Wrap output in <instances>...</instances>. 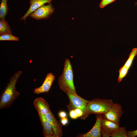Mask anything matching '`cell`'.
Segmentation results:
<instances>
[{
  "label": "cell",
  "mask_w": 137,
  "mask_h": 137,
  "mask_svg": "<svg viewBox=\"0 0 137 137\" xmlns=\"http://www.w3.org/2000/svg\"><path fill=\"white\" fill-rule=\"evenodd\" d=\"M67 95L69 100L70 103L68 106L70 110L75 108L81 110L83 112V116L82 119H85L89 115L87 111V106L90 101L84 99L78 95L68 88L64 87L60 89Z\"/></svg>",
  "instance_id": "cell-3"
},
{
  "label": "cell",
  "mask_w": 137,
  "mask_h": 137,
  "mask_svg": "<svg viewBox=\"0 0 137 137\" xmlns=\"http://www.w3.org/2000/svg\"><path fill=\"white\" fill-rule=\"evenodd\" d=\"M8 0H1L0 4V20H5L8 10Z\"/></svg>",
  "instance_id": "cell-14"
},
{
  "label": "cell",
  "mask_w": 137,
  "mask_h": 137,
  "mask_svg": "<svg viewBox=\"0 0 137 137\" xmlns=\"http://www.w3.org/2000/svg\"><path fill=\"white\" fill-rule=\"evenodd\" d=\"M129 70L123 65L119 68L118 71L119 76L117 79L118 83H120L123 79L126 76Z\"/></svg>",
  "instance_id": "cell-18"
},
{
  "label": "cell",
  "mask_w": 137,
  "mask_h": 137,
  "mask_svg": "<svg viewBox=\"0 0 137 137\" xmlns=\"http://www.w3.org/2000/svg\"><path fill=\"white\" fill-rule=\"evenodd\" d=\"M52 0H29L30 7L26 12L20 19L21 20L26 21L28 15L41 6L46 3H51Z\"/></svg>",
  "instance_id": "cell-13"
},
{
  "label": "cell",
  "mask_w": 137,
  "mask_h": 137,
  "mask_svg": "<svg viewBox=\"0 0 137 137\" xmlns=\"http://www.w3.org/2000/svg\"><path fill=\"white\" fill-rule=\"evenodd\" d=\"M112 137H128L127 131L125 127H119L116 131L110 134Z\"/></svg>",
  "instance_id": "cell-17"
},
{
  "label": "cell",
  "mask_w": 137,
  "mask_h": 137,
  "mask_svg": "<svg viewBox=\"0 0 137 137\" xmlns=\"http://www.w3.org/2000/svg\"><path fill=\"white\" fill-rule=\"evenodd\" d=\"M34 106L38 113L45 115L50 111L48 103L43 98H36L33 101Z\"/></svg>",
  "instance_id": "cell-11"
},
{
  "label": "cell",
  "mask_w": 137,
  "mask_h": 137,
  "mask_svg": "<svg viewBox=\"0 0 137 137\" xmlns=\"http://www.w3.org/2000/svg\"><path fill=\"white\" fill-rule=\"evenodd\" d=\"M101 136L103 137H109L110 135L101 129Z\"/></svg>",
  "instance_id": "cell-26"
},
{
  "label": "cell",
  "mask_w": 137,
  "mask_h": 137,
  "mask_svg": "<svg viewBox=\"0 0 137 137\" xmlns=\"http://www.w3.org/2000/svg\"><path fill=\"white\" fill-rule=\"evenodd\" d=\"M59 115L61 118L66 117L67 116V114L64 111H62L59 112Z\"/></svg>",
  "instance_id": "cell-25"
},
{
  "label": "cell",
  "mask_w": 137,
  "mask_h": 137,
  "mask_svg": "<svg viewBox=\"0 0 137 137\" xmlns=\"http://www.w3.org/2000/svg\"><path fill=\"white\" fill-rule=\"evenodd\" d=\"M43 129L45 137H56L52 126L46 119L45 115L38 113Z\"/></svg>",
  "instance_id": "cell-10"
},
{
  "label": "cell",
  "mask_w": 137,
  "mask_h": 137,
  "mask_svg": "<svg viewBox=\"0 0 137 137\" xmlns=\"http://www.w3.org/2000/svg\"><path fill=\"white\" fill-rule=\"evenodd\" d=\"M96 120L92 129L88 132L81 134L78 136L80 137H101V122L102 115L96 114Z\"/></svg>",
  "instance_id": "cell-7"
},
{
  "label": "cell",
  "mask_w": 137,
  "mask_h": 137,
  "mask_svg": "<svg viewBox=\"0 0 137 137\" xmlns=\"http://www.w3.org/2000/svg\"><path fill=\"white\" fill-rule=\"evenodd\" d=\"M12 34L10 27L8 22L5 20H0V35Z\"/></svg>",
  "instance_id": "cell-15"
},
{
  "label": "cell",
  "mask_w": 137,
  "mask_h": 137,
  "mask_svg": "<svg viewBox=\"0 0 137 137\" xmlns=\"http://www.w3.org/2000/svg\"><path fill=\"white\" fill-rule=\"evenodd\" d=\"M19 38L12 35V34H7L1 35L0 36V40L18 41Z\"/></svg>",
  "instance_id": "cell-19"
},
{
  "label": "cell",
  "mask_w": 137,
  "mask_h": 137,
  "mask_svg": "<svg viewBox=\"0 0 137 137\" xmlns=\"http://www.w3.org/2000/svg\"><path fill=\"white\" fill-rule=\"evenodd\" d=\"M22 72L19 71L9 79V82L2 92L0 98V109L9 108L20 95L15 88L17 80Z\"/></svg>",
  "instance_id": "cell-1"
},
{
  "label": "cell",
  "mask_w": 137,
  "mask_h": 137,
  "mask_svg": "<svg viewBox=\"0 0 137 137\" xmlns=\"http://www.w3.org/2000/svg\"><path fill=\"white\" fill-rule=\"evenodd\" d=\"M61 122L63 126H65L68 123V119L66 117L61 118Z\"/></svg>",
  "instance_id": "cell-24"
},
{
  "label": "cell",
  "mask_w": 137,
  "mask_h": 137,
  "mask_svg": "<svg viewBox=\"0 0 137 137\" xmlns=\"http://www.w3.org/2000/svg\"><path fill=\"white\" fill-rule=\"evenodd\" d=\"M114 103L110 99L96 98L90 101L87 106L89 115L91 114L104 115L112 107Z\"/></svg>",
  "instance_id": "cell-2"
},
{
  "label": "cell",
  "mask_w": 137,
  "mask_h": 137,
  "mask_svg": "<svg viewBox=\"0 0 137 137\" xmlns=\"http://www.w3.org/2000/svg\"><path fill=\"white\" fill-rule=\"evenodd\" d=\"M76 113L78 118L81 117L82 118L83 116V113L81 109L78 108H75L73 109Z\"/></svg>",
  "instance_id": "cell-22"
},
{
  "label": "cell",
  "mask_w": 137,
  "mask_h": 137,
  "mask_svg": "<svg viewBox=\"0 0 137 137\" xmlns=\"http://www.w3.org/2000/svg\"><path fill=\"white\" fill-rule=\"evenodd\" d=\"M137 55V48H133L128 59L125 62L124 66L129 69L132 64L135 57Z\"/></svg>",
  "instance_id": "cell-16"
},
{
  "label": "cell",
  "mask_w": 137,
  "mask_h": 137,
  "mask_svg": "<svg viewBox=\"0 0 137 137\" xmlns=\"http://www.w3.org/2000/svg\"><path fill=\"white\" fill-rule=\"evenodd\" d=\"M55 10L52 4L50 3L41 6L30 13L28 17L37 20H46L54 13Z\"/></svg>",
  "instance_id": "cell-5"
},
{
  "label": "cell",
  "mask_w": 137,
  "mask_h": 137,
  "mask_svg": "<svg viewBox=\"0 0 137 137\" xmlns=\"http://www.w3.org/2000/svg\"><path fill=\"white\" fill-rule=\"evenodd\" d=\"M69 114L70 117L72 119H76L78 118L77 114L74 109L70 110Z\"/></svg>",
  "instance_id": "cell-23"
},
{
  "label": "cell",
  "mask_w": 137,
  "mask_h": 137,
  "mask_svg": "<svg viewBox=\"0 0 137 137\" xmlns=\"http://www.w3.org/2000/svg\"><path fill=\"white\" fill-rule=\"evenodd\" d=\"M128 137H135L137 136V130L130 131H127Z\"/></svg>",
  "instance_id": "cell-21"
},
{
  "label": "cell",
  "mask_w": 137,
  "mask_h": 137,
  "mask_svg": "<svg viewBox=\"0 0 137 137\" xmlns=\"http://www.w3.org/2000/svg\"><path fill=\"white\" fill-rule=\"evenodd\" d=\"M73 81V73L72 64L69 59L66 58L64 62L63 72L58 80L60 89L66 87L77 93Z\"/></svg>",
  "instance_id": "cell-4"
},
{
  "label": "cell",
  "mask_w": 137,
  "mask_h": 137,
  "mask_svg": "<svg viewBox=\"0 0 137 137\" xmlns=\"http://www.w3.org/2000/svg\"><path fill=\"white\" fill-rule=\"evenodd\" d=\"M123 112L122 106L119 104L115 103L103 116L106 119L119 124Z\"/></svg>",
  "instance_id": "cell-6"
},
{
  "label": "cell",
  "mask_w": 137,
  "mask_h": 137,
  "mask_svg": "<svg viewBox=\"0 0 137 137\" xmlns=\"http://www.w3.org/2000/svg\"><path fill=\"white\" fill-rule=\"evenodd\" d=\"M45 115L51 124L56 137L62 136V126L51 110Z\"/></svg>",
  "instance_id": "cell-8"
},
{
  "label": "cell",
  "mask_w": 137,
  "mask_h": 137,
  "mask_svg": "<svg viewBox=\"0 0 137 137\" xmlns=\"http://www.w3.org/2000/svg\"><path fill=\"white\" fill-rule=\"evenodd\" d=\"M101 129L110 135L120 127L119 124L106 119L103 115L101 121Z\"/></svg>",
  "instance_id": "cell-12"
},
{
  "label": "cell",
  "mask_w": 137,
  "mask_h": 137,
  "mask_svg": "<svg viewBox=\"0 0 137 137\" xmlns=\"http://www.w3.org/2000/svg\"><path fill=\"white\" fill-rule=\"evenodd\" d=\"M55 78V76L51 73H48L42 85L40 87L35 89L33 93L38 94L48 92Z\"/></svg>",
  "instance_id": "cell-9"
},
{
  "label": "cell",
  "mask_w": 137,
  "mask_h": 137,
  "mask_svg": "<svg viewBox=\"0 0 137 137\" xmlns=\"http://www.w3.org/2000/svg\"><path fill=\"white\" fill-rule=\"evenodd\" d=\"M115 0H101L99 4V7L102 8L107 5L112 3Z\"/></svg>",
  "instance_id": "cell-20"
}]
</instances>
